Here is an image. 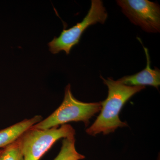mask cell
Returning <instances> with one entry per match:
<instances>
[{
    "label": "cell",
    "instance_id": "obj_1",
    "mask_svg": "<svg viewBox=\"0 0 160 160\" xmlns=\"http://www.w3.org/2000/svg\"><path fill=\"white\" fill-rule=\"evenodd\" d=\"M100 78L108 87V94L107 98L101 102L102 109L99 115L86 130L87 134L93 136L102 132L104 135L109 134L119 127L128 126L126 122L120 120V112L132 97L145 88V86H126L111 78Z\"/></svg>",
    "mask_w": 160,
    "mask_h": 160
},
{
    "label": "cell",
    "instance_id": "obj_2",
    "mask_svg": "<svg viewBox=\"0 0 160 160\" xmlns=\"http://www.w3.org/2000/svg\"><path fill=\"white\" fill-rule=\"evenodd\" d=\"M101 109V102L86 103L76 99L72 93L71 85L69 84L65 88L64 100L59 107L48 118L31 128L47 129L71 122H83L87 126L90 119Z\"/></svg>",
    "mask_w": 160,
    "mask_h": 160
},
{
    "label": "cell",
    "instance_id": "obj_3",
    "mask_svg": "<svg viewBox=\"0 0 160 160\" xmlns=\"http://www.w3.org/2000/svg\"><path fill=\"white\" fill-rule=\"evenodd\" d=\"M75 130L69 124L47 129L30 128L18 139L24 160H39L58 140L74 136Z\"/></svg>",
    "mask_w": 160,
    "mask_h": 160
},
{
    "label": "cell",
    "instance_id": "obj_4",
    "mask_svg": "<svg viewBox=\"0 0 160 160\" xmlns=\"http://www.w3.org/2000/svg\"><path fill=\"white\" fill-rule=\"evenodd\" d=\"M108 17V13L100 0H92L88 13L81 22L70 29H64L58 37H55L48 43L49 50L52 54L64 51L66 54L80 42L84 32L91 25L97 23L104 24Z\"/></svg>",
    "mask_w": 160,
    "mask_h": 160
},
{
    "label": "cell",
    "instance_id": "obj_5",
    "mask_svg": "<svg viewBox=\"0 0 160 160\" xmlns=\"http://www.w3.org/2000/svg\"><path fill=\"white\" fill-rule=\"evenodd\" d=\"M116 2L132 24L147 32H160V8L157 3L148 0H118Z\"/></svg>",
    "mask_w": 160,
    "mask_h": 160
},
{
    "label": "cell",
    "instance_id": "obj_6",
    "mask_svg": "<svg viewBox=\"0 0 160 160\" xmlns=\"http://www.w3.org/2000/svg\"><path fill=\"white\" fill-rule=\"evenodd\" d=\"M146 53L147 64L146 68L134 75L126 76L118 80L126 86H150L158 88L160 85V70L158 68L152 69L150 67V57L148 49L143 46Z\"/></svg>",
    "mask_w": 160,
    "mask_h": 160
},
{
    "label": "cell",
    "instance_id": "obj_7",
    "mask_svg": "<svg viewBox=\"0 0 160 160\" xmlns=\"http://www.w3.org/2000/svg\"><path fill=\"white\" fill-rule=\"evenodd\" d=\"M42 120L41 116L37 115L0 130V148L3 149L16 141L25 132Z\"/></svg>",
    "mask_w": 160,
    "mask_h": 160
},
{
    "label": "cell",
    "instance_id": "obj_8",
    "mask_svg": "<svg viewBox=\"0 0 160 160\" xmlns=\"http://www.w3.org/2000/svg\"><path fill=\"white\" fill-rule=\"evenodd\" d=\"M74 136L64 138L61 150L54 160H80L85 158L76 149Z\"/></svg>",
    "mask_w": 160,
    "mask_h": 160
},
{
    "label": "cell",
    "instance_id": "obj_9",
    "mask_svg": "<svg viewBox=\"0 0 160 160\" xmlns=\"http://www.w3.org/2000/svg\"><path fill=\"white\" fill-rule=\"evenodd\" d=\"M0 160H24L22 151L18 140L2 149Z\"/></svg>",
    "mask_w": 160,
    "mask_h": 160
},
{
    "label": "cell",
    "instance_id": "obj_10",
    "mask_svg": "<svg viewBox=\"0 0 160 160\" xmlns=\"http://www.w3.org/2000/svg\"><path fill=\"white\" fill-rule=\"evenodd\" d=\"M2 149H0V155H1V153H2Z\"/></svg>",
    "mask_w": 160,
    "mask_h": 160
}]
</instances>
